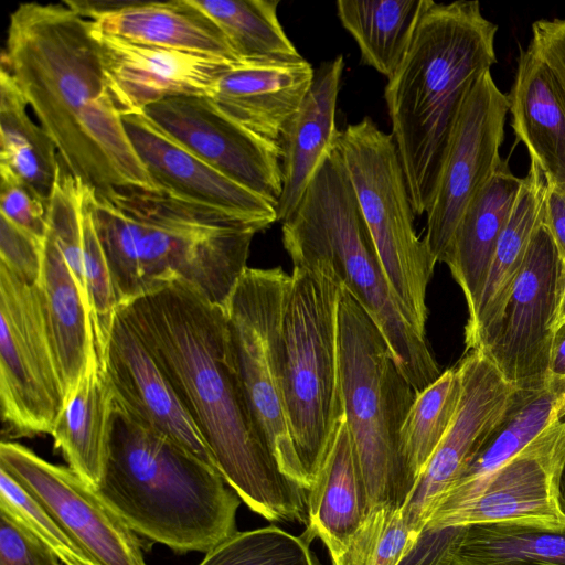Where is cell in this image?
Wrapping results in <instances>:
<instances>
[{
    "mask_svg": "<svg viewBox=\"0 0 565 565\" xmlns=\"http://www.w3.org/2000/svg\"><path fill=\"white\" fill-rule=\"evenodd\" d=\"M498 25L479 1L425 0L384 98L416 215L428 210L461 107L497 63Z\"/></svg>",
    "mask_w": 565,
    "mask_h": 565,
    "instance_id": "4",
    "label": "cell"
},
{
    "mask_svg": "<svg viewBox=\"0 0 565 565\" xmlns=\"http://www.w3.org/2000/svg\"><path fill=\"white\" fill-rule=\"evenodd\" d=\"M315 76L303 57L238 61L217 81L215 105L253 134L279 145Z\"/></svg>",
    "mask_w": 565,
    "mask_h": 565,
    "instance_id": "21",
    "label": "cell"
},
{
    "mask_svg": "<svg viewBox=\"0 0 565 565\" xmlns=\"http://www.w3.org/2000/svg\"><path fill=\"white\" fill-rule=\"evenodd\" d=\"M28 102L11 74L0 68V164L49 203L60 164L57 149L28 113Z\"/></svg>",
    "mask_w": 565,
    "mask_h": 565,
    "instance_id": "32",
    "label": "cell"
},
{
    "mask_svg": "<svg viewBox=\"0 0 565 565\" xmlns=\"http://www.w3.org/2000/svg\"><path fill=\"white\" fill-rule=\"evenodd\" d=\"M198 565H320L305 537L275 525L235 532Z\"/></svg>",
    "mask_w": 565,
    "mask_h": 565,
    "instance_id": "36",
    "label": "cell"
},
{
    "mask_svg": "<svg viewBox=\"0 0 565 565\" xmlns=\"http://www.w3.org/2000/svg\"><path fill=\"white\" fill-rule=\"evenodd\" d=\"M564 461L565 419L499 468L472 500L431 515L424 527L489 523L563 527L559 480Z\"/></svg>",
    "mask_w": 565,
    "mask_h": 565,
    "instance_id": "16",
    "label": "cell"
},
{
    "mask_svg": "<svg viewBox=\"0 0 565 565\" xmlns=\"http://www.w3.org/2000/svg\"><path fill=\"white\" fill-rule=\"evenodd\" d=\"M142 114L162 132L275 207L282 191V152L225 115L209 96L180 95Z\"/></svg>",
    "mask_w": 565,
    "mask_h": 565,
    "instance_id": "15",
    "label": "cell"
},
{
    "mask_svg": "<svg viewBox=\"0 0 565 565\" xmlns=\"http://www.w3.org/2000/svg\"><path fill=\"white\" fill-rule=\"evenodd\" d=\"M559 501L565 512V461L563 463L561 480H559Z\"/></svg>",
    "mask_w": 565,
    "mask_h": 565,
    "instance_id": "48",
    "label": "cell"
},
{
    "mask_svg": "<svg viewBox=\"0 0 565 565\" xmlns=\"http://www.w3.org/2000/svg\"><path fill=\"white\" fill-rule=\"evenodd\" d=\"M418 534L399 509H372L344 547L330 556L332 565H397Z\"/></svg>",
    "mask_w": 565,
    "mask_h": 565,
    "instance_id": "37",
    "label": "cell"
},
{
    "mask_svg": "<svg viewBox=\"0 0 565 565\" xmlns=\"http://www.w3.org/2000/svg\"><path fill=\"white\" fill-rule=\"evenodd\" d=\"M0 508L11 512L36 537L53 550L65 565H96L49 512L1 468Z\"/></svg>",
    "mask_w": 565,
    "mask_h": 565,
    "instance_id": "38",
    "label": "cell"
},
{
    "mask_svg": "<svg viewBox=\"0 0 565 565\" xmlns=\"http://www.w3.org/2000/svg\"><path fill=\"white\" fill-rule=\"evenodd\" d=\"M343 71V56L324 62L315 71L312 84L279 140L282 191L277 221L282 222L298 205L318 166L333 146L335 108Z\"/></svg>",
    "mask_w": 565,
    "mask_h": 565,
    "instance_id": "23",
    "label": "cell"
},
{
    "mask_svg": "<svg viewBox=\"0 0 565 565\" xmlns=\"http://www.w3.org/2000/svg\"><path fill=\"white\" fill-rule=\"evenodd\" d=\"M83 247L85 279L93 312L96 345L102 356L116 313L117 301L109 266L85 203L83 211Z\"/></svg>",
    "mask_w": 565,
    "mask_h": 565,
    "instance_id": "39",
    "label": "cell"
},
{
    "mask_svg": "<svg viewBox=\"0 0 565 565\" xmlns=\"http://www.w3.org/2000/svg\"><path fill=\"white\" fill-rule=\"evenodd\" d=\"M335 145L391 289L409 324L426 337V294L437 260L415 231L416 214L394 138L364 117L339 131Z\"/></svg>",
    "mask_w": 565,
    "mask_h": 565,
    "instance_id": "9",
    "label": "cell"
},
{
    "mask_svg": "<svg viewBox=\"0 0 565 565\" xmlns=\"http://www.w3.org/2000/svg\"><path fill=\"white\" fill-rule=\"evenodd\" d=\"M84 203L109 266L117 307L173 281L225 307L263 228L160 189L121 188Z\"/></svg>",
    "mask_w": 565,
    "mask_h": 565,
    "instance_id": "3",
    "label": "cell"
},
{
    "mask_svg": "<svg viewBox=\"0 0 565 565\" xmlns=\"http://www.w3.org/2000/svg\"><path fill=\"white\" fill-rule=\"evenodd\" d=\"M529 46L548 68L565 102V17L532 24Z\"/></svg>",
    "mask_w": 565,
    "mask_h": 565,
    "instance_id": "43",
    "label": "cell"
},
{
    "mask_svg": "<svg viewBox=\"0 0 565 565\" xmlns=\"http://www.w3.org/2000/svg\"><path fill=\"white\" fill-rule=\"evenodd\" d=\"M90 20L127 41L238 61L220 29L189 0L111 2Z\"/></svg>",
    "mask_w": 565,
    "mask_h": 565,
    "instance_id": "28",
    "label": "cell"
},
{
    "mask_svg": "<svg viewBox=\"0 0 565 565\" xmlns=\"http://www.w3.org/2000/svg\"><path fill=\"white\" fill-rule=\"evenodd\" d=\"M461 392L456 365L417 394L401 434L403 454L415 481L451 426Z\"/></svg>",
    "mask_w": 565,
    "mask_h": 565,
    "instance_id": "35",
    "label": "cell"
},
{
    "mask_svg": "<svg viewBox=\"0 0 565 565\" xmlns=\"http://www.w3.org/2000/svg\"><path fill=\"white\" fill-rule=\"evenodd\" d=\"M563 419H565L564 380L550 377L547 385L537 391L515 390L514 397L501 422L443 495L430 516L450 511L472 500L499 468L537 436Z\"/></svg>",
    "mask_w": 565,
    "mask_h": 565,
    "instance_id": "22",
    "label": "cell"
},
{
    "mask_svg": "<svg viewBox=\"0 0 565 565\" xmlns=\"http://www.w3.org/2000/svg\"><path fill=\"white\" fill-rule=\"evenodd\" d=\"M457 365L462 382L457 414L401 509L415 533L423 530L443 495L501 422L515 394L478 350L466 352Z\"/></svg>",
    "mask_w": 565,
    "mask_h": 565,
    "instance_id": "17",
    "label": "cell"
},
{
    "mask_svg": "<svg viewBox=\"0 0 565 565\" xmlns=\"http://www.w3.org/2000/svg\"><path fill=\"white\" fill-rule=\"evenodd\" d=\"M509 105L487 71L473 84L456 121L433 201L424 241L443 263L466 207L503 159L500 148Z\"/></svg>",
    "mask_w": 565,
    "mask_h": 565,
    "instance_id": "13",
    "label": "cell"
},
{
    "mask_svg": "<svg viewBox=\"0 0 565 565\" xmlns=\"http://www.w3.org/2000/svg\"><path fill=\"white\" fill-rule=\"evenodd\" d=\"M522 178L503 160L476 193L455 230L445 263L470 315L482 292L494 248L519 194Z\"/></svg>",
    "mask_w": 565,
    "mask_h": 565,
    "instance_id": "27",
    "label": "cell"
},
{
    "mask_svg": "<svg viewBox=\"0 0 565 565\" xmlns=\"http://www.w3.org/2000/svg\"><path fill=\"white\" fill-rule=\"evenodd\" d=\"M550 377L565 381V322L554 332L548 364Z\"/></svg>",
    "mask_w": 565,
    "mask_h": 565,
    "instance_id": "46",
    "label": "cell"
},
{
    "mask_svg": "<svg viewBox=\"0 0 565 565\" xmlns=\"http://www.w3.org/2000/svg\"><path fill=\"white\" fill-rule=\"evenodd\" d=\"M223 33L238 61L294 60L301 55L277 14L279 0H189Z\"/></svg>",
    "mask_w": 565,
    "mask_h": 565,
    "instance_id": "34",
    "label": "cell"
},
{
    "mask_svg": "<svg viewBox=\"0 0 565 565\" xmlns=\"http://www.w3.org/2000/svg\"><path fill=\"white\" fill-rule=\"evenodd\" d=\"M338 358L344 419L371 509L401 510L416 483L401 434L417 392L379 327L342 285Z\"/></svg>",
    "mask_w": 565,
    "mask_h": 565,
    "instance_id": "7",
    "label": "cell"
},
{
    "mask_svg": "<svg viewBox=\"0 0 565 565\" xmlns=\"http://www.w3.org/2000/svg\"><path fill=\"white\" fill-rule=\"evenodd\" d=\"M449 565H565V526L520 523L460 526Z\"/></svg>",
    "mask_w": 565,
    "mask_h": 565,
    "instance_id": "31",
    "label": "cell"
},
{
    "mask_svg": "<svg viewBox=\"0 0 565 565\" xmlns=\"http://www.w3.org/2000/svg\"><path fill=\"white\" fill-rule=\"evenodd\" d=\"M38 288L66 401L82 381L97 345L90 308L49 232Z\"/></svg>",
    "mask_w": 565,
    "mask_h": 565,
    "instance_id": "26",
    "label": "cell"
},
{
    "mask_svg": "<svg viewBox=\"0 0 565 565\" xmlns=\"http://www.w3.org/2000/svg\"><path fill=\"white\" fill-rule=\"evenodd\" d=\"M127 136L156 186L259 225L277 222L276 207L231 180L157 128L142 113L121 116Z\"/></svg>",
    "mask_w": 565,
    "mask_h": 565,
    "instance_id": "20",
    "label": "cell"
},
{
    "mask_svg": "<svg viewBox=\"0 0 565 565\" xmlns=\"http://www.w3.org/2000/svg\"><path fill=\"white\" fill-rule=\"evenodd\" d=\"M0 565H65L11 512L0 508Z\"/></svg>",
    "mask_w": 565,
    "mask_h": 565,
    "instance_id": "41",
    "label": "cell"
},
{
    "mask_svg": "<svg viewBox=\"0 0 565 565\" xmlns=\"http://www.w3.org/2000/svg\"><path fill=\"white\" fill-rule=\"evenodd\" d=\"M425 0H339L337 12L355 40L362 64L387 79L401 64Z\"/></svg>",
    "mask_w": 565,
    "mask_h": 565,
    "instance_id": "33",
    "label": "cell"
},
{
    "mask_svg": "<svg viewBox=\"0 0 565 565\" xmlns=\"http://www.w3.org/2000/svg\"><path fill=\"white\" fill-rule=\"evenodd\" d=\"M564 322H565V263H562V277H561V289H559L558 310H557V318H556V328Z\"/></svg>",
    "mask_w": 565,
    "mask_h": 565,
    "instance_id": "47",
    "label": "cell"
},
{
    "mask_svg": "<svg viewBox=\"0 0 565 565\" xmlns=\"http://www.w3.org/2000/svg\"><path fill=\"white\" fill-rule=\"evenodd\" d=\"M546 180L530 160L518 198L498 239L486 282L465 327L466 351L477 350L498 322L537 228L545 221Z\"/></svg>",
    "mask_w": 565,
    "mask_h": 565,
    "instance_id": "25",
    "label": "cell"
},
{
    "mask_svg": "<svg viewBox=\"0 0 565 565\" xmlns=\"http://www.w3.org/2000/svg\"><path fill=\"white\" fill-rule=\"evenodd\" d=\"M100 360L114 399L127 413L216 467L169 381L118 309Z\"/></svg>",
    "mask_w": 565,
    "mask_h": 565,
    "instance_id": "18",
    "label": "cell"
},
{
    "mask_svg": "<svg viewBox=\"0 0 565 565\" xmlns=\"http://www.w3.org/2000/svg\"><path fill=\"white\" fill-rule=\"evenodd\" d=\"M507 99L516 140L541 168L546 184L565 191V102L548 68L529 45L519 47Z\"/></svg>",
    "mask_w": 565,
    "mask_h": 565,
    "instance_id": "24",
    "label": "cell"
},
{
    "mask_svg": "<svg viewBox=\"0 0 565 565\" xmlns=\"http://www.w3.org/2000/svg\"><path fill=\"white\" fill-rule=\"evenodd\" d=\"M117 309L151 353L241 500L268 521L307 524L309 491L281 471L256 424L225 307L173 281Z\"/></svg>",
    "mask_w": 565,
    "mask_h": 565,
    "instance_id": "1",
    "label": "cell"
},
{
    "mask_svg": "<svg viewBox=\"0 0 565 565\" xmlns=\"http://www.w3.org/2000/svg\"><path fill=\"white\" fill-rule=\"evenodd\" d=\"M43 246V242L1 215L0 264L22 279L38 284L42 271Z\"/></svg>",
    "mask_w": 565,
    "mask_h": 565,
    "instance_id": "42",
    "label": "cell"
},
{
    "mask_svg": "<svg viewBox=\"0 0 565 565\" xmlns=\"http://www.w3.org/2000/svg\"><path fill=\"white\" fill-rule=\"evenodd\" d=\"M460 526L423 527L397 565H449V548Z\"/></svg>",
    "mask_w": 565,
    "mask_h": 565,
    "instance_id": "44",
    "label": "cell"
},
{
    "mask_svg": "<svg viewBox=\"0 0 565 565\" xmlns=\"http://www.w3.org/2000/svg\"><path fill=\"white\" fill-rule=\"evenodd\" d=\"M289 278L281 267H247L225 310L237 370L256 424L281 471L309 491L282 394L280 321Z\"/></svg>",
    "mask_w": 565,
    "mask_h": 565,
    "instance_id": "10",
    "label": "cell"
},
{
    "mask_svg": "<svg viewBox=\"0 0 565 565\" xmlns=\"http://www.w3.org/2000/svg\"><path fill=\"white\" fill-rule=\"evenodd\" d=\"M340 287L323 267L294 266L281 312L285 408L310 489L344 417L338 358Z\"/></svg>",
    "mask_w": 565,
    "mask_h": 565,
    "instance_id": "8",
    "label": "cell"
},
{
    "mask_svg": "<svg viewBox=\"0 0 565 565\" xmlns=\"http://www.w3.org/2000/svg\"><path fill=\"white\" fill-rule=\"evenodd\" d=\"M0 178V214L44 243L49 228L47 202L1 164Z\"/></svg>",
    "mask_w": 565,
    "mask_h": 565,
    "instance_id": "40",
    "label": "cell"
},
{
    "mask_svg": "<svg viewBox=\"0 0 565 565\" xmlns=\"http://www.w3.org/2000/svg\"><path fill=\"white\" fill-rule=\"evenodd\" d=\"M371 510L343 417L309 490L307 530L301 536L308 542L320 539L332 556L344 547Z\"/></svg>",
    "mask_w": 565,
    "mask_h": 565,
    "instance_id": "29",
    "label": "cell"
},
{
    "mask_svg": "<svg viewBox=\"0 0 565 565\" xmlns=\"http://www.w3.org/2000/svg\"><path fill=\"white\" fill-rule=\"evenodd\" d=\"M99 497L138 536L206 553L236 531L238 494L216 467L146 426L115 399Z\"/></svg>",
    "mask_w": 565,
    "mask_h": 565,
    "instance_id": "5",
    "label": "cell"
},
{
    "mask_svg": "<svg viewBox=\"0 0 565 565\" xmlns=\"http://www.w3.org/2000/svg\"><path fill=\"white\" fill-rule=\"evenodd\" d=\"M562 259L545 221L530 244L498 322L480 351L514 390L531 392L550 381Z\"/></svg>",
    "mask_w": 565,
    "mask_h": 565,
    "instance_id": "12",
    "label": "cell"
},
{
    "mask_svg": "<svg viewBox=\"0 0 565 565\" xmlns=\"http://www.w3.org/2000/svg\"><path fill=\"white\" fill-rule=\"evenodd\" d=\"M546 186L545 223L562 263H565V191L547 184Z\"/></svg>",
    "mask_w": 565,
    "mask_h": 565,
    "instance_id": "45",
    "label": "cell"
},
{
    "mask_svg": "<svg viewBox=\"0 0 565 565\" xmlns=\"http://www.w3.org/2000/svg\"><path fill=\"white\" fill-rule=\"evenodd\" d=\"M1 66L85 188L158 189L125 130L93 20L65 1L21 3L10 15Z\"/></svg>",
    "mask_w": 565,
    "mask_h": 565,
    "instance_id": "2",
    "label": "cell"
},
{
    "mask_svg": "<svg viewBox=\"0 0 565 565\" xmlns=\"http://www.w3.org/2000/svg\"><path fill=\"white\" fill-rule=\"evenodd\" d=\"M0 468L96 565H146L138 535L70 467L51 463L18 443L2 440Z\"/></svg>",
    "mask_w": 565,
    "mask_h": 565,
    "instance_id": "14",
    "label": "cell"
},
{
    "mask_svg": "<svg viewBox=\"0 0 565 565\" xmlns=\"http://www.w3.org/2000/svg\"><path fill=\"white\" fill-rule=\"evenodd\" d=\"M65 403L38 284L0 264V406L10 437L50 434Z\"/></svg>",
    "mask_w": 565,
    "mask_h": 565,
    "instance_id": "11",
    "label": "cell"
},
{
    "mask_svg": "<svg viewBox=\"0 0 565 565\" xmlns=\"http://www.w3.org/2000/svg\"><path fill=\"white\" fill-rule=\"evenodd\" d=\"M95 28V26H94ZM111 89L122 115L180 95L212 97L236 61L148 46L95 29Z\"/></svg>",
    "mask_w": 565,
    "mask_h": 565,
    "instance_id": "19",
    "label": "cell"
},
{
    "mask_svg": "<svg viewBox=\"0 0 565 565\" xmlns=\"http://www.w3.org/2000/svg\"><path fill=\"white\" fill-rule=\"evenodd\" d=\"M113 405L114 395L96 350L51 433L67 467L94 488L106 465Z\"/></svg>",
    "mask_w": 565,
    "mask_h": 565,
    "instance_id": "30",
    "label": "cell"
},
{
    "mask_svg": "<svg viewBox=\"0 0 565 565\" xmlns=\"http://www.w3.org/2000/svg\"><path fill=\"white\" fill-rule=\"evenodd\" d=\"M281 223L292 266L331 273L379 327L417 394L434 383L439 365L391 289L335 141Z\"/></svg>",
    "mask_w": 565,
    "mask_h": 565,
    "instance_id": "6",
    "label": "cell"
}]
</instances>
